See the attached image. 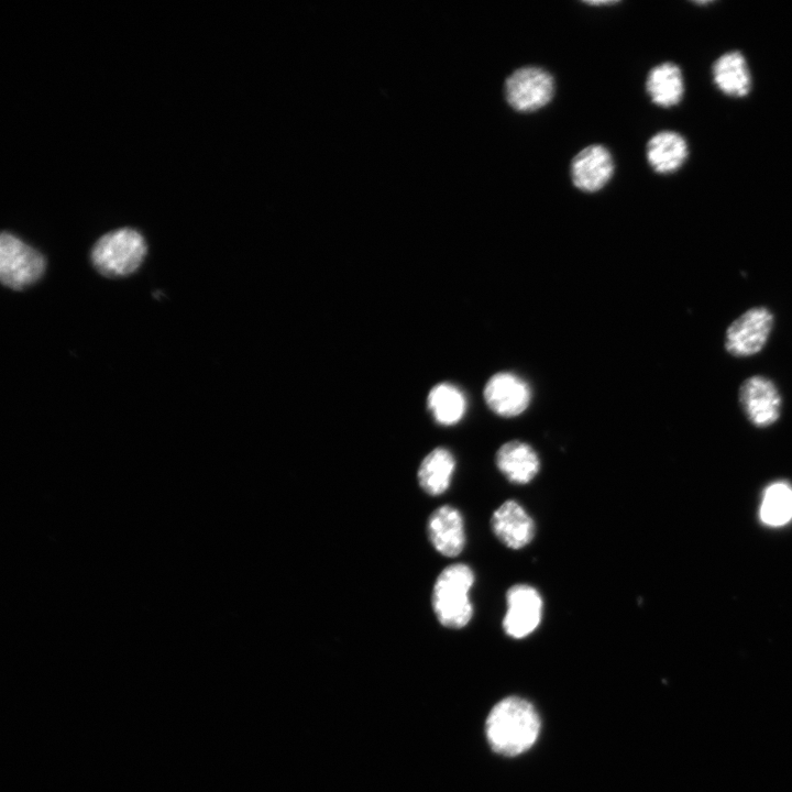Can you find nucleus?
Wrapping results in <instances>:
<instances>
[{"instance_id":"obj_1","label":"nucleus","mask_w":792,"mask_h":792,"mask_svg":"<svg viewBox=\"0 0 792 792\" xmlns=\"http://www.w3.org/2000/svg\"><path fill=\"white\" fill-rule=\"evenodd\" d=\"M540 718L526 700L509 696L498 702L486 719V737L492 749L504 756H517L537 740Z\"/></svg>"},{"instance_id":"obj_2","label":"nucleus","mask_w":792,"mask_h":792,"mask_svg":"<svg viewBox=\"0 0 792 792\" xmlns=\"http://www.w3.org/2000/svg\"><path fill=\"white\" fill-rule=\"evenodd\" d=\"M475 582L473 570L454 563L438 575L432 591V607L439 623L448 628L465 627L473 617L470 592Z\"/></svg>"},{"instance_id":"obj_3","label":"nucleus","mask_w":792,"mask_h":792,"mask_svg":"<svg viewBox=\"0 0 792 792\" xmlns=\"http://www.w3.org/2000/svg\"><path fill=\"white\" fill-rule=\"evenodd\" d=\"M143 235L132 228H120L100 237L91 250V262L107 277L135 272L146 255Z\"/></svg>"},{"instance_id":"obj_4","label":"nucleus","mask_w":792,"mask_h":792,"mask_svg":"<svg viewBox=\"0 0 792 792\" xmlns=\"http://www.w3.org/2000/svg\"><path fill=\"white\" fill-rule=\"evenodd\" d=\"M774 322V314L767 306H754L746 309L726 328L724 350L737 359H746L760 353L772 334Z\"/></svg>"},{"instance_id":"obj_5","label":"nucleus","mask_w":792,"mask_h":792,"mask_svg":"<svg viewBox=\"0 0 792 792\" xmlns=\"http://www.w3.org/2000/svg\"><path fill=\"white\" fill-rule=\"evenodd\" d=\"M554 94L553 76L539 66L519 67L504 82L505 100L519 113H532L544 108L552 101Z\"/></svg>"},{"instance_id":"obj_6","label":"nucleus","mask_w":792,"mask_h":792,"mask_svg":"<svg viewBox=\"0 0 792 792\" xmlns=\"http://www.w3.org/2000/svg\"><path fill=\"white\" fill-rule=\"evenodd\" d=\"M45 270L43 255L10 232L0 237V278L11 289L20 290L37 282Z\"/></svg>"},{"instance_id":"obj_7","label":"nucleus","mask_w":792,"mask_h":792,"mask_svg":"<svg viewBox=\"0 0 792 792\" xmlns=\"http://www.w3.org/2000/svg\"><path fill=\"white\" fill-rule=\"evenodd\" d=\"M739 407L756 428H768L781 418L783 396L776 382L762 374L746 377L738 388Z\"/></svg>"},{"instance_id":"obj_8","label":"nucleus","mask_w":792,"mask_h":792,"mask_svg":"<svg viewBox=\"0 0 792 792\" xmlns=\"http://www.w3.org/2000/svg\"><path fill=\"white\" fill-rule=\"evenodd\" d=\"M543 601L539 591L528 584H515L506 592L505 634L514 639L531 635L540 625Z\"/></svg>"},{"instance_id":"obj_9","label":"nucleus","mask_w":792,"mask_h":792,"mask_svg":"<svg viewBox=\"0 0 792 792\" xmlns=\"http://www.w3.org/2000/svg\"><path fill=\"white\" fill-rule=\"evenodd\" d=\"M615 163L612 153L602 144H590L580 150L571 161L572 184L580 191L594 194L612 179Z\"/></svg>"},{"instance_id":"obj_10","label":"nucleus","mask_w":792,"mask_h":792,"mask_svg":"<svg viewBox=\"0 0 792 792\" xmlns=\"http://www.w3.org/2000/svg\"><path fill=\"white\" fill-rule=\"evenodd\" d=\"M491 527L496 538L513 550L529 544L536 534L532 517L518 502L513 499L504 502L494 510Z\"/></svg>"},{"instance_id":"obj_11","label":"nucleus","mask_w":792,"mask_h":792,"mask_svg":"<svg viewBox=\"0 0 792 792\" xmlns=\"http://www.w3.org/2000/svg\"><path fill=\"white\" fill-rule=\"evenodd\" d=\"M484 398L499 416L514 417L529 405L530 389L525 381L512 373H497L485 385Z\"/></svg>"},{"instance_id":"obj_12","label":"nucleus","mask_w":792,"mask_h":792,"mask_svg":"<svg viewBox=\"0 0 792 792\" xmlns=\"http://www.w3.org/2000/svg\"><path fill=\"white\" fill-rule=\"evenodd\" d=\"M428 535L433 548L446 557H457L465 546L464 521L461 513L449 505L437 508L428 521Z\"/></svg>"},{"instance_id":"obj_13","label":"nucleus","mask_w":792,"mask_h":792,"mask_svg":"<svg viewBox=\"0 0 792 792\" xmlns=\"http://www.w3.org/2000/svg\"><path fill=\"white\" fill-rule=\"evenodd\" d=\"M689 155L685 139L674 131H660L653 134L646 146L649 166L658 174L667 175L683 166Z\"/></svg>"},{"instance_id":"obj_14","label":"nucleus","mask_w":792,"mask_h":792,"mask_svg":"<svg viewBox=\"0 0 792 792\" xmlns=\"http://www.w3.org/2000/svg\"><path fill=\"white\" fill-rule=\"evenodd\" d=\"M495 462L501 473L515 484L531 482L540 469L536 451L518 440L504 443L496 452Z\"/></svg>"},{"instance_id":"obj_15","label":"nucleus","mask_w":792,"mask_h":792,"mask_svg":"<svg viewBox=\"0 0 792 792\" xmlns=\"http://www.w3.org/2000/svg\"><path fill=\"white\" fill-rule=\"evenodd\" d=\"M646 91L651 102L662 107L676 106L684 96V78L678 65L664 62L652 67L646 78Z\"/></svg>"},{"instance_id":"obj_16","label":"nucleus","mask_w":792,"mask_h":792,"mask_svg":"<svg viewBox=\"0 0 792 792\" xmlns=\"http://www.w3.org/2000/svg\"><path fill=\"white\" fill-rule=\"evenodd\" d=\"M715 86L729 97H745L751 88V76L745 56L737 51L721 55L713 64Z\"/></svg>"},{"instance_id":"obj_17","label":"nucleus","mask_w":792,"mask_h":792,"mask_svg":"<svg viewBox=\"0 0 792 792\" xmlns=\"http://www.w3.org/2000/svg\"><path fill=\"white\" fill-rule=\"evenodd\" d=\"M455 469L452 453L444 448L431 451L421 462L418 470V481L422 490L430 495L444 493Z\"/></svg>"},{"instance_id":"obj_18","label":"nucleus","mask_w":792,"mask_h":792,"mask_svg":"<svg viewBox=\"0 0 792 792\" xmlns=\"http://www.w3.org/2000/svg\"><path fill=\"white\" fill-rule=\"evenodd\" d=\"M428 406L438 422L453 425L463 417L466 403L458 387L442 383L430 391Z\"/></svg>"},{"instance_id":"obj_19","label":"nucleus","mask_w":792,"mask_h":792,"mask_svg":"<svg viewBox=\"0 0 792 792\" xmlns=\"http://www.w3.org/2000/svg\"><path fill=\"white\" fill-rule=\"evenodd\" d=\"M760 519L768 526H783L792 519V486L776 482L763 493Z\"/></svg>"},{"instance_id":"obj_20","label":"nucleus","mask_w":792,"mask_h":792,"mask_svg":"<svg viewBox=\"0 0 792 792\" xmlns=\"http://www.w3.org/2000/svg\"><path fill=\"white\" fill-rule=\"evenodd\" d=\"M585 3L588 6H598L600 7V6H614V4L618 3V1H591V2L587 1Z\"/></svg>"}]
</instances>
